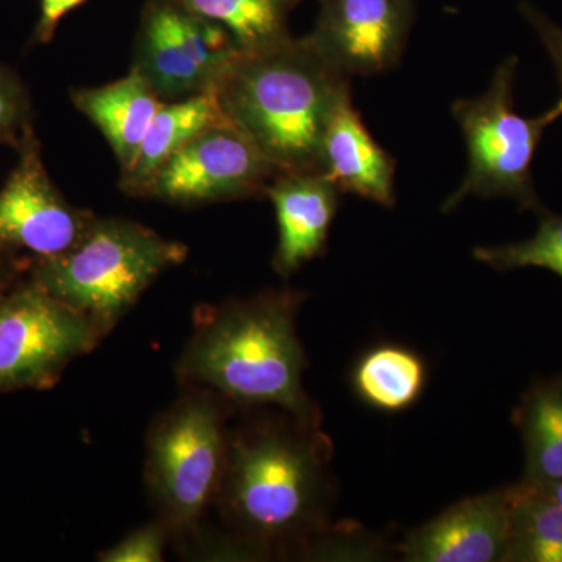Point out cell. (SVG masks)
<instances>
[{
    "mask_svg": "<svg viewBox=\"0 0 562 562\" xmlns=\"http://www.w3.org/2000/svg\"><path fill=\"white\" fill-rule=\"evenodd\" d=\"M305 294L266 291L201 308L176 366L183 387H205L231 403L273 405L308 425L321 416L303 387L305 351L295 319Z\"/></svg>",
    "mask_w": 562,
    "mask_h": 562,
    "instance_id": "6da1fadb",
    "label": "cell"
},
{
    "mask_svg": "<svg viewBox=\"0 0 562 562\" xmlns=\"http://www.w3.org/2000/svg\"><path fill=\"white\" fill-rule=\"evenodd\" d=\"M327 460L319 425L288 413L232 431L216 502L232 535L261 557L312 539L327 512Z\"/></svg>",
    "mask_w": 562,
    "mask_h": 562,
    "instance_id": "7a4b0ae2",
    "label": "cell"
},
{
    "mask_svg": "<svg viewBox=\"0 0 562 562\" xmlns=\"http://www.w3.org/2000/svg\"><path fill=\"white\" fill-rule=\"evenodd\" d=\"M349 91L310 36L241 52L216 88L225 116L279 173L319 172L322 136Z\"/></svg>",
    "mask_w": 562,
    "mask_h": 562,
    "instance_id": "3957f363",
    "label": "cell"
},
{
    "mask_svg": "<svg viewBox=\"0 0 562 562\" xmlns=\"http://www.w3.org/2000/svg\"><path fill=\"white\" fill-rule=\"evenodd\" d=\"M187 257L184 244L144 225L94 216L76 246L35 261L32 281L106 336L162 272Z\"/></svg>",
    "mask_w": 562,
    "mask_h": 562,
    "instance_id": "277c9868",
    "label": "cell"
},
{
    "mask_svg": "<svg viewBox=\"0 0 562 562\" xmlns=\"http://www.w3.org/2000/svg\"><path fill=\"white\" fill-rule=\"evenodd\" d=\"M228 405L216 392L184 387L151 422L144 480L177 546L201 530L220 497L231 449Z\"/></svg>",
    "mask_w": 562,
    "mask_h": 562,
    "instance_id": "5b68a950",
    "label": "cell"
},
{
    "mask_svg": "<svg viewBox=\"0 0 562 562\" xmlns=\"http://www.w3.org/2000/svg\"><path fill=\"white\" fill-rule=\"evenodd\" d=\"M517 57H509L495 70L483 95L460 99L452 105L468 146L469 169L458 190L443 202V213L469 198H508L538 216L547 213L532 183L531 166L543 133L562 117V98L538 117L517 113Z\"/></svg>",
    "mask_w": 562,
    "mask_h": 562,
    "instance_id": "8992f818",
    "label": "cell"
},
{
    "mask_svg": "<svg viewBox=\"0 0 562 562\" xmlns=\"http://www.w3.org/2000/svg\"><path fill=\"white\" fill-rule=\"evenodd\" d=\"M103 336L35 281L0 297V392L47 390Z\"/></svg>",
    "mask_w": 562,
    "mask_h": 562,
    "instance_id": "52a82bcc",
    "label": "cell"
},
{
    "mask_svg": "<svg viewBox=\"0 0 562 562\" xmlns=\"http://www.w3.org/2000/svg\"><path fill=\"white\" fill-rule=\"evenodd\" d=\"M241 52L225 29L183 9L176 0H147L132 69L162 102L181 101L216 91Z\"/></svg>",
    "mask_w": 562,
    "mask_h": 562,
    "instance_id": "ba28073f",
    "label": "cell"
},
{
    "mask_svg": "<svg viewBox=\"0 0 562 562\" xmlns=\"http://www.w3.org/2000/svg\"><path fill=\"white\" fill-rule=\"evenodd\" d=\"M279 171L232 121L191 139L158 169L138 198L180 206L241 201L265 194Z\"/></svg>",
    "mask_w": 562,
    "mask_h": 562,
    "instance_id": "9c48e42d",
    "label": "cell"
},
{
    "mask_svg": "<svg viewBox=\"0 0 562 562\" xmlns=\"http://www.w3.org/2000/svg\"><path fill=\"white\" fill-rule=\"evenodd\" d=\"M16 168L0 190V250L35 261L58 257L80 241L94 214L70 205L52 181L35 131L16 147Z\"/></svg>",
    "mask_w": 562,
    "mask_h": 562,
    "instance_id": "30bf717a",
    "label": "cell"
},
{
    "mask_svg": "<svg viewBox=\"0 0 562 562\" xmlns=\"http://www.w3.org/2000/svg\"><path fill=\"white\" fill-rule=\"evenodd\" d=\"M310 38L347 77L375 76L401 60L413 0H319Z\"/></svg>",
    "mask_w": 562,
    "mask_h": 562,
    "instance_id": "8fae6325",
    "label": "cell"
},
{
    "mask_svg": "<svg viewBox=\"0 0 562 562\" xmlns=\"http://www.w3.org/2000/svg\"><path fill=\"white\" fill-rule=\"evenodd\" d=\"M514 486L454 503L403 541L408 562H508Z\"/></svg>",
    "mask_w": 562,
    "mask_h": 562,
    "instance_id": "7c38bea8",
    "label": "cell"
},
{
    "mask_svg": "<svg viewBox=\"0 0 562 562\" xmlns=\"http://www.w3.org/2000/svg\"><path fill=\"white\" fill-rule=\"evenodd\" d=\"M265 194L279 225L273 271L288 279L324 251L341 192L321 172H295L277 173Z\"/></svg>",
    "mask_w": 562,
    "mask_h": 562,
    "instance_id": "4fadbf2b",
    "label": "cell"
},
{
    "mask_svg": "<svg viewBox=\"0 0 562 562\" xmlns=\"http://www.w3.org/2000/svg\"><path fill=\"white\" fill-rule=\"evenodd\" d=\"M319 172L338 188L391 209L395 161L372 138L346 92L333 110L321 143Z\"/></svg>",
    "mask_w": 562,
    "mask_h": 562,
    "instance_id": "5bb4252c",
    "label": "cell"
},
{
    "mask_svg": "<svg viewBox=\"0 0 562 562\" xmlns=\"http://www.w3.org/2000/svg\"><path fill=\"white\" fill-rule=\"evenodd\" d=\"M72 102L101 131L122 172L135 161L151 120L165 103L135 69L102 87L72 92Z\"/></svg>",
    "mask_w": 562,
    "mask_h": 562,
    "instance_id": "9a60e30c",
    "label": "cell"
},
{
    "mask_svg": "<svg viewBox=\"0 0 562 562\" xmlns=\"http://www.w3.org/2000/svg\"><path fill=\"white\" fill-rule=\"evenodd\" d=\"M228 121L216 91L162 103L150 122L135 161L127 171L122 172V191L138 198L150 177L176 151L213 125Z\"/></svg>",
    "mask_w": 562,
    "mask_h": 562,
    "instance_id": "2e32d148",
    "label": "cell"
},
{
    "mask_svg": "<svg viewBox=\"0 0 562 562\" xmlns=\"http://www.w3.org/2000/svg\"><path fill=\"white\" fill-rule=\"evenodd\" d=\"M514 422L524 441L522 482L531 486L562 482V373L532 384Z\"/></svg>",
    "mask_w": 562,
    "mask_h": 562,
    "instance_id": "e0dca14e",
    "label": "cell"
},
{
    "mask_svg": "<svg viewBox=\"0 0 562 562\" xmlns=\"http://www.w3.org/2000/svg\"><path fill=\"white\" fill-rule=\"evenodd\" d=\"M351 384L371 408L401 413L419 401L427 386V364L416 351L384 344L362 355L351 373Z\"/></svg>",
    "mask_w": 562,
    "mask_h": 562,
    "instance_id": "ac0fdd59",
    "label": "cell"
},
{
    "mask_svg": "<svg viewBox=\"0 0 562 562\" xmlns=\"http://www.w3.org/2000/svg\"><path fill=\"white\" fill-rule=\"evenodd\" d=\"M183 9L225 29L243 52L290 38L291 10L301 0H176Z\"/></svg>",
    "mask_w": 562,
    "mask_h": 562,
    "instance_id": "d6986e66",
    "label": "cell"
},
{
    "mask_svg": "<svg viewBox=\"0 0 562 562\" xmlns=\"http://www.w3.org/2000/svg\"><path fill=\"white\" fill-rule=\"evenodd\" d=\"M508 562H562V505L525 482L514 484Z\"/></svg>",
    "mask_w": 562,
    "mask_h": 562,
    "instance_id": "ffe728a7",
    "label": "cell"
},
{
    "mask_svg": "<svg viewBox=\"0 0 562 562\" xmlns=\"http://www.w3.org/2000/svg\"><path fill=\"white\" fill-rule=\"evenodd\" d=\"M538 232L525 241L505 246L476 247L473 258L495 271L539 268L562 279V216L547 211Z\"/></svg>",
    "mask_w": 562,
    "mask_h": 562,
    "instance_id": "44dd1931",
    "label": "cell"
},
{
    "mask_svg": "<svg viewBox=\"0 0 562 562\" xmlns=\"http://www.w3.org/2000/svg\"><path fill=\"white\" fill-rule=\"evenodd\" d=\"M31 131L32 102L27 88L14 70L0 63V144L16 149Z\"/></svg>",
    "mask_w": 562,
    "mask_h": 562,
    "instance_id": "7402d4cb",
    "label": "cell"
},
{
    "mask_svg": "<svg viewBox=\"0 0 562 562\" xmlns=\"http://www.w3.org/2000/svg\"><path fill=\"white\" fill-rule=\"evenodd\" d=\"M172 542V532L161 519L128 532L122 541L99 553L102 562H160L165 550Z\"/></svg>",
    "mask_w": 562,
    "mask_h": 562,
    "instance_id": "603a6c76",
    "label": "cell"
},
{
    "mask_svg": "<svg viewBox=\"0 0 562 562\" xmlns=\"http://www.w3.org/2000/svg\"><path fill=\"white\" fill-rule=\"evenodd\" d=\"M520 11L525 20L530 22L531 27L538 33L543 46L552 58L554 69H557L558 80H560L562 98V27L550 21L546 14L541 13L531 3H520Z\"/></svg>",
    "mask_w": 562,
    "mask_h": 562,
    "instance_id": "cb8c5ba5",
    "label": "cell"
},
{
    "mask_svg": "<svg viewBox=\"0 0 562 562\" xmlns=\"http://www.w3.org/2000/svg\"><path fill=\"white\" fill-rule=\"evenodd\" d=\"M87 0H40V20L35 29V43H50L63 18Z\"/></svg>",
    "mask_w": 562,
    "mask_h": 562,
    "instance_id": "d4e9b609",
    "label": "cell"
},
{
    "mask_svg": "<svg viewBox=\"0 0 562 562\" xmlns=\"http://www.w3.org/2000/svg\"><path fill=\"white\" fill-rule=\"evenodd\" d=\"M538 487L542 494H546L547 497L552 498V501L560 503L562 505V482H558L554 484H549V486H535Z\"/></svg>",
    "mask_w": 562,
    "mask_h": 562,
    "instance_id": "484cf974",
    "label": "cell"
},
{
    "mask_svg": "<svg viewBox=\"0 0 562 562\" xmlns=\"http://www.w3.org/2000/svg\"><path fill=\"white\" fill-rule=\"evenodd\" d=\"M3 295V280H2V276H0V297H2Z\"/></svg>",
    "mask_w": 562,
    "mask_h": 562,
    "instance_id": "4316f807",
    "label": "cell"
}]
</instances>
